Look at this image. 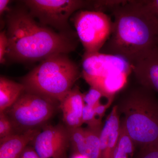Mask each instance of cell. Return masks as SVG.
I'll return each mask as SVG.
<instances>
[{
    "label": "cell",
    "instance_id": "1",
    "mask_svg": "<svg viewBox=\"0 0 158 158\" xmlns=\"http://www.w3.org/2000/svg\"><path fill=\"white\" fill-rule=\"evenodd\" d=\"M111 36L100 51L132 65L158 48V17L144 1H124L112 10Z\"/></svg>",
    "mask_w": 158,
    "mask_h": 158
},
{
    "label": "cell",
    "instance_id": "2",
    "mask_svg": "<svg viewBox=\"0 0 158 158\" xmlns=\"http://www.w3.org/2000/svg\"><path fill=\"white\" fill-rule=\"evenodd\" d=\"M9 45L7 56L20 62L42 61L58 54L75 51V40L39 25L34 17L23 9L12 12L7 20Z\"/></svg>",
    "mask_w": 158,
    "mask_h": 158
},
{
    "label": "cell",
    "instance_id": "3",
    "mask_svg": "<svg viewBox=\"0 0 158 158\" xmlns=\"http://www.w3.org/2000/svg\"><path fill=\"white\" fill-rule=\"evenodd\" d=\"M122 121L135 145L158 147V101L153 92L141 87L133 89L117 105Z\"/></svg>",
    "mask_w": 158,
    "mask_h": 158
},
{
    "label": "cell",
    "instance_id": "4",
    "mask_svg": "<svg viewBox=\"0 0 158 158\" xmlns=\"http://www.w3.org/2000/svg\"><path fill=\"white\" fill-rule=\"evenodd\" d=\"M66 55L46 58L23 77L21 83L26 91L61 102L80 76L78 66Z\"/></svg>",
    "mask_w": 158,
    "mask_h": 158
},
{
    "label": "cell",
    "instance_id": "5",
    "mask_svg": "<svg viewBox=\"0 0 158 158\" xmlns=\"http://www.w3.org/2000/svg\"><path fill=\"white\" fill-rule=\"evenodd\" d=\"M59 102L25 91L14 105L5 111L16 134L42 128L59 108Z\"/></svg>",
    "mask_w": 158,
    "mask_h": 158
},
{
    "label": "cell",
    "instance_id": "6",
    "mask_svg": "<svg viewBox=\"0 0 158 158\" xmlns=\"http://www.w3.org/2000/svg\"><path fill=\"white\" fill-rule=\"evenodd\" d=\"M73 21L85 53L100 52L112 33L113 21L110 16L101 11H81Z\"/></svg>",
    "mask_w": 158,
    "mask_h": 158
},
{
    "label": "cell",
    "instance_id": "7",
    "mask_svg": "<svg viewBox=\"0 0 158 158\" xmlns=\"http://www.w3.org/2000/svg\"><path fill=\"white\" fill-rule=\"evenodd\" d=\"M30 14L45 25L50 26L69 36V19L73 12L89 6L91 2L81 0H27L23 1Z\"/></svg>",
    "mask_w": 158,
    "mask_h": 158
},
{
    "label": "cell",
    "instance_id": "8",
    "mask_svg": "<svg viewBox=\"0 0 158 158\" xmlns=\"http://www.w3.org/2000/svg\"><path fill=\"white\" fill-rule=\"evenodd\" d=\"M82 65V76L100 78L132 72V65L124 58L100 52L84 53Z\"/></svg>",
    "mask_w": 158,
    "mask_h": 158
},
{
    "label": "cell",
    "instance_id": "9",
    "mask_svg": "<svg viewBox=\"0 0 158 158\" xmlns=\"http://www.w3.org/2000/svg\"><path fill=\"white\" fill-rule=\"evenodd\" d=\"M40 158H61L70 146L69 133L65 125H46L32 142Z\"/></svg>",
    "mask_w": 158,
    "mask_h": 158
},
{
    "label": "cell",
    "instance_id": "10",
    "mask_svg": "<svg viewBox=\"0 0 158 158\" xmlns=\"http://www.w3.org/2000/svg\"><path fill=\"white\" fill-rule=\"evenodd\" d=\"M85 106L84 93L75 86L61 102L59 108L62 113V119L68 128L81 127L83 124L82 115Z\"/></svg>",
    "mask_w": 158,
    "mask_h": 158
},
{
    "label": "cell",
    "instance_id": "11",
    "mask_svg": "<svg viewBox=\"0 0 158 158\" xmlns=\"http://www.w3.org/2000/svg\"><path fill=\"white\" fill-rule=\"evenodd\" d=\"M132 66L141 87L158 93V48Z\"/></svg>",
    "mask_w": 158,
    "mask_h": 158
},
{
    "label": "cell",
    "instance_id": "12",
    "mask_svg": "<svg viewBox=\"0 0 158 158\" xmlns=\"http://www.w3.org/2000/svg\"><path fill=\"white\" fill-rule=\"evenodd\" d=\"M117 105L112 108L100 134L101 158H113L120 131L121 122Z\"/></svg>",
    "mask_w": 158,
    "mask_h": 158
},
{
    "label": "cell",
    "instance_id": "13",
    "mask_svg": "<svg viewBox=\"0 0 158 158\" xmlns=\"http://www.w3.org/2000/svg\"><path fill=\"white\" fill-rule=\"evenodd\" d=\"M41 128L16 134L0 141V158H20L28 144L32 143Z\"/></svg>",
    "mask_w": 158,
    "mask_h": 158
},
{
    "label": "cell",
    "instance_id": "14",
    "mask_svg": "<svg viewBox=\"0 0 158 158\" xmlns=\"http://www.w3.org/2000/svg\"><path fill=\"white\" fill-rule=\"evenodd\" d=\"M130 74L127 73L116 74L104 78L82 76L90 87L99 90L104 97L110 100L114 99L116 94L125 86Z\"/></svg>",
    "mask_w": 158,
    "mask_h": 158
},
{
    "label": "cell",
    "instance_id": "15",
    "mask_svg": "<svg viewBox=\"0 0 158 158\" xmlns=\"http://www.w3.org/2000/svg\"><path fill=\"white\" fill-rule=\"evenodd\" d=\"M25 90V87L22 83L1 76L0 113H4L11 107Z\"/></svg>",
    "mask_w": 158,
    "mask_h": 158
},
{
    "label": "cell",
    "instance_id": "16",
    "mask_svg": "<svg viewBox=\"0 0 158 158\" xmlns=\"http://www.w3.org/2000/svg\"><path fill=\"white\" fill-rule=\"evenodd\" d=\"M135 146L134 141L121 122L118 142L113 158H132Z\"/></svg>",
    "mask_w": 158,
    "mask_h": 158
},
{
    "label": "cell",
    "instance_id": "17",
    "mask_svg": "<svg viewBox=\"0 0 158 158\" xmlns=\"http://www.w3.org/2000/svg\"><path fill=\"white\" fill-rule=\"evenodd\" d=\"M102 127L85 128L86 155L88 158H101L100 134Z\"/></svg>",
    "mask_w": 158,
    "mask_h": 158
},
{
    "label": "cell",
    "instance_id": "18",
    "mask_svg": "<svg viewBox=\"0 0 158 158\" xmlns=\"http://www.w3.org/2000/svg\"><path fill=\"white\" fill-rule=\"evenodd\" d=\"M68 129L70 145L72 148L74 152L86 156V141L85 128L81 127L73 128H68Z\"/></svg>",
    "mask_w": 158,
    "mask_h": 158
},
{
    "label": "cell",
    "instance_id": "19",
    "mask_svg": "<svg viewBox=\"0 0 158 158\" xmlns=\"http://www.w3.org/2000/svg\"><path fill=\"white\" fill-rule=\"evenodd\" d=\"M83 124L87 125V127L98 128L102 127V120L98 118L94 111V108L85 105L82 115Z\"/></svg>",
    "mask_w": 158,
    "mask_h": 158
},
{
    "label": "cell",
    "instance_id": "20",
    "mask_svg": "<svg viewBox=\"0 0 158 158\" xmlns=\"http://www.w3.org/2000/svg\"><path fill=\"white\" fill-rule=\"evenodd\" d=\"M16 134L9 116L5 112L0 113V141Z\"/></svg>",
    "mask_w": 158,
    "mask_h": 158
},
{
    "label": "cell",
    "instance_id": "21",
    "mask_svg": "<svg viewBox=\"0 0 158 158\" xmlns=\"http://www.w3.org/2000/svg\"><path fill=\"white\" fill-rule=\"evenodd\" d=\"M103 96L99 90L90 87L88 92L84 94L85 104L94 108L100 103L101 98Z\"/></svg>",
    "mask_w": 158,
    "mask_h": 158
},
{
    "label": "cell",
    "instance_id": "22",
    "mask_svg": "<svg viewBox=\"0 0 158 158\" xmlns=\"http://www.w3.org/2000/svg\"><path fill=\"white\" fill-rule=\"evenodd\" d=\"M124 1H94V7L96 10L95 11L104 12L107 9L113 10L119 5H121Z\"/></svg>",
    "mask_w": 158,
    "mask_h": 158
},
{
    "label": "cell",
    "instance_id": "23",
    "mask_svg": "<svg viewBox=\"0 0 158 158\" xmlns=\"http://www.w3.org/2000/svg\"><path fill=\"white\" fill-rule=\"evenodd\" d=\"M9 45V40L6 31L1 32L0 34V62L3 64L6 61L5 56L7 54V49Z\"/></svg>",
    "mask_w": 158,
    "mask_h": 158
},
{
    "label": "cell",
    "instance_id": "24",
    "mask_svg": "<svg viewBox=\"0 0 158 158\" xmlns=\"http://www.w3.org/2000/svg\"><path fill=\"white\" fill-rule=\"evenodd\" d=\"M137 158H158V147L141 148Z\"/></svg>",
    "mask_w": 158,
    "mask_h": 158
},
{
    "label": "cell",
    "instance_id": "25",
    "mask_svg": "<svg viewBox=\"0 0 158 158\" xmlns=\"http://www.w3.org/2000/svg\"><path fill=\"white\" fill-rule=\"evenodd\" d=\"M114 99H112L108 100V102L105 104H102L100 103L94 107L95 113L99 119L102 120V118L104 116L106 111L112 104Z\"/></svg>",
    "mask_w": 158,
    "mask_h": 158
},
{
    "label": "cell",
    "instance_id": "26",
    "mask_svg": "<svg viewBox=\"0 0 158 158\" xmlns=\"http://www.w3.org/2000/svg\"><path fill=\"white\" fill-rule=\"evenodd\" d=\"M20 158H40L34 148L27 146L23 152Z\"/></svg>",
    "mask_w": 158,
    "mask_h": 158
},
{
    "label": "cell",
    "instance_id": "27",
    "mask_svg": "<svg viewBox=\"0 0 158 158\" xmlns=\"http://www.w3.org/2000/svg\"><path fill=\"white\" fill-rule=\"evenodd\" d=\"M147 7L158 17V0L144 1Z\"/></svg>",
    "mask_w": 158,
    "mask_h": 158
},
{
    "label": "cell",
    "instance_id": "28",
    "mask_svg": "<svg viewBox=\"0 0 158 158\" xmlns=\"http://www.w3.org/2000/svg\"><path fill=\"white\" fill-rule=\"evenodd\" d=\"M10 2L9 0H1L0 1V14L1 15L4 13V11L8 9V4Z\"/></svg>",
    "mask_w": 158,
    "mask_h": 158
},
{
    "label": "cell",
    "instance_id": "29",
    "mask_svg": "<svg viewBox=\"0 0 158 158\" xmlns=\"http://www.w3.org/2000/svg\"><path fill=\"white\" fill-rule=\"evenodd\" d=\"M71 158H88L85 156L82 155L80 154L74 152Z\"/></svg>",
    "mask_w": 158,
    "mask_h": 158
}]
</instances>
